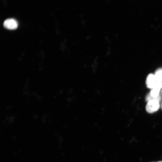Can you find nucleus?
Instances as JSON below:
<instances>
[{
    "label": "nucleus",
    "instance_id": "nucleus-1",
    "mask_svg": "<svg viewBox=\"0 0 162 162\" xmlns=\"http://www.w3.org/2000/svg\"><path fill=\"white\" fill-rule=\"evenodd\" d=\"M159 107L158 101L152 100L148 102L146 106V110L148 112L152 113L157 111Z\"/></svg>",
    "mask_w": 162,
    "mask_h": 162
},
{
    "label": "nucleus",
    "instance_id": "nucleus-2",
    "mask_svg": "<svg viewBox=\"0 0 162 162\" xmlns=\"http://www.w3.org/2000/svg\"><path fill=\"white\" fill-rule=\"evenodd\" d=\"M3 26L6 28L10 30L16 29L18 26L17 21L15 19L9 18L6 20L3 23Z\"/></svg>",
    "mask_w": 162,
    "mask_h": 162
},
{
    "label": "nucleus",
    "instance_id": "nucleus-3",
    "mask_svg": "<svg viewBox=\"0 0 162 162\" xmlns=\"http://www.w3.org/2000/svg\"><path fill=\"white\" fill-rule=\"evenodd\" d=\"M157 82L154 75L152 74H150L146 78V86L148 88H152L154 86Z\"/></svg>",
    "mask_w": 162,
    "mask_h": 162
},
{
    "label": "nucleus",
    "instance_id": "nucleus-4",
    "mask_svg": "<svg viewBox=\"0 0 162 162\" xmlns=\"http://www.w3.org/2000/svg\"><path fill=\"white\" fill-rule=\"evenodd\" d=\"M154 76L157 82L162 81V69L159 68L157 69L155 73Z\"/></svg>",
    "mask_w": 162,
    "mask_h": 162
},
{
    "label": "nucleus",
    "instance_id": "nucleus-5",
    "mask_svg": "<svg viewBox=\"0 0 162 162\" xmlns=\"http://www.w3.org/2000/svg\"><path fill=\"white\" fill-rule=\"evenodd\" d=\"M158 162H162V161H158Z\"/></svg>",
    "mask_w": 162,
    "mask_h": 162
},
{
    "label": "nucleus",
    "instance_id": "nucleus-6",
    "mask_svg": "<svg viewBox=\"0 0 162 162\" xmlns=\"http://www.w3.org/2000/svg\"><path fill=\"white\" fill-rule=\"evenodd\" d=\"M161 107H162V105H161Z\"/></svg>",
    "mask_w": 162,
    "mask_h": 162
},
{
    "label": "nucleus",
    "instance_id": "nucleus-7",
    "mask_svg": "<svg viewBox=\"0 0 162 162\" xmlns=\"http://www.w3.org/2000/svg\"></svg>",
    "mask_w": 162,
    "mask_h": 162
}]
</instances>
